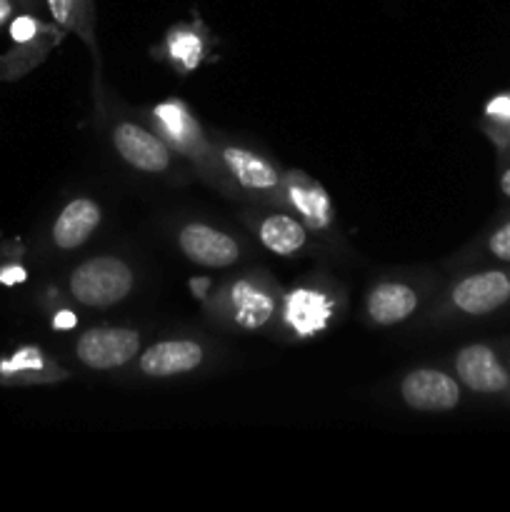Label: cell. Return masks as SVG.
I'll return each instance as SVG.
<instances>
[{"instance_id":"1","label":"cell","mask_w":510,"mask_h":512,"mask_svg":"<svg viewBox=\"0 0 510 512\" xmlns=\"http://www.w3.org/2000/svg\"><path fill=\"white\" fill-rule=\"evenodd\" d=\"M133 288V273L118 258H93L70 275V293L88 308H108Z\"/></svg>"},{"instance_id":"2","label":"cell","mask_w":510,"mask_h":512,"mask_svg":"<svg viewBox=\"0 0 510 512\" xmlns=\"http://www.w3.org/2000/svg\"><path fill=\"white\" fill-rule=\"evenodd\" d=\"M140 350V338L135 330L125 328H95L78 340V358L93 370H113L135 358Z\"/></svg>"},{"instance_id":"3","label":"cell","mask_w":510,"mask_h":512,"mask_svg":"<svg viewBox=\"0 0 510 512\" xmlns=\"http://www.w3.org/2000/svg\"><path fill=\"white\" fill-rule=\"evenodd\" d=\"M453 305L465 315H490L510 303V273L483 270L468 275L453 288Z\"/></svg>"},{"instance_id":"4","label":"cell","mask_w":510,"mask_h":512,"mask_svg":"<svg viewBox=\"0 0 510 512\" xmlns=\"http://www.w3.org/2000/svg\"><path fill=\"white\" fill-rule=\"evenodd\" d=\"M455 373L473 393L498 395L510 390V370L490 345H468L460 350Z\"/></svg>"},{"instance_id":"5","label":"cell","mask_w":510,"mask_h":512,"mask_svg":"<svg viewBox=\"0 0 510 512\" xmlns=\"http://www.w3.org/2000/svg\"><path fill=\"white\" fill-rule=\"evenodd\" d=\"M403 400L415 410H453L460 403V385L440 370H415L400 385Z\"/></svg>"},{"instance_id":"6","label":"cell","mask_w":510,"mask_h":512,"mask_svg":"<svg viewBox=\"0 0 510 512\" xmlns=\"http://www.w3.org/2000/svg\"><path fill=\"white\" fill-rule=\"evenodd\" d=\"M113 143L133 168L145 170V173H160V170L168 168L170 153L163 140L143 130L140 125L120 123L113 130Z\"/></svg>"},{"instance_id":"7","label":"cell","mask_w":510,"mask_h":512,"mask_svg":"<svg viewBox=\"0 0 510 512\" xmlns=\"http://www.w3.org/2000/svg\"><path fill=\"white\" fill-rule=\"evenodd\" d=\"M180 248L193 263L208 268H225L238 260V243L230 235L208 225H185L180 230Z\"/></svg>"},{"instance_id":"8","label":"cell","mask_w":510,"mask_h":512,"mask_svg":"<svg viewBox=\"0 0 510 512\" xmlns=\"http://www.w3.org/2000/svg\"><path fill=\"white\" fill-rule=\"evenodd\" d=\"M203 360V348L193 340H165L153 345L140 355V370L145 375L165 378V375H180L195 370Z\"/></svg>"},{"instance_id":"9","label":"cell","mask_w":510,"mask_h":512,"mask_svg":"<svg viewBox=\"0 0 510 512\" xmlns=\"http://www.w3.org/2000/svg\"><path fill=\"white\" fill-rule=\"evenodd\" d=\"M100 223V208L88 198H78L63 208L53 225V240L58 248L73 250L80 248L93 235Z\"/></svg>"},{"instance_id":"10","label":"cell","mask_w":510,"mask_h":512,"mask_svg":"<svg viewBox=\"0 0 510 512\" xmlns=\"http://www.w3.org/2000/svg\"><path fill=\"white\" fill-rule=\"evenodd\" d=\"M333 305L320 290H293L285 300V323L298 335H315L328 325Z\"/></svg>"},{"instance_id":"11","label":"cell","mask_w":510,"mask_h":512,"mask_svg":"<svg viewBox=\"0 0 510 512\" xmlns=\"http://www.w3.org/2000/svg\"><path fill=\"white\" fill-rule=\"evenodd\" d=\"M288 200L295 205V210L303 215V220L310 225V228H328L330 225L333 210H330L328 195H325V190L320 188L315 180H310L308 175L303 173L290 175Z\"/></svg>"},{"instance_id":"12","label":"cell","mask_w":510,"mask_h":512,"mask_svg":"<svg viewBox=\"0 0 510 512\" xmlns=\"http://www.w3.org/2000/svg\"><path fill=\"white\" fill-rule=\"evenodd\" d=\"M418 308V295L413 288L400 283H383L370 293L368 313L375 323L395 325Z\"/></svg>"},{"instance_id":"13","label":"cell","mask_w":510,"mask_h":512,"mask_svg":"<svg viewBox=\"0 0 510 512\" xmlns=\"http://www.w3.org/2000/svg\"><path fill=\"white\" fill-rule=\"evenodd\" d=\"M223 160L240 185L250 190H270L278 185V173L268 160L243 148H225Z\"/></svg>"},{"instance_id":"14","label":"cell","mask_w":510,"mask_h":512,"mask_svg":"<svg viewBox=\"0 0 510 512\" xmlns=\"http://www.w3.org/2000/svg\"><path fill=\"white\" fill-rule=\"evenodd\" d=\"M235 320L243 328H260L273 315V298L265 290L255 288L250 283H238L233 288Z\"/></svg>"},{"instance_id":"15","label":"cell","mask_w":510,"mask_h":512,"mask_svg":"<svg viewBox=\"0 0 510 512\" xmlns=\"http://www.w3.org/2000/svg\"><path fill=\"white\" fill-rule=\"evenodd\" d=\"M260 240L278 255H293L305 245V228L288 215H273L260 225Z\"/></svg>"},{"instance_id":"16","label":"cell","mask_w":510,"mask_h":512,"mask_svg":"<svg viewBox=\"0 0 510 512\" xmlns=\"http://www.w3.org/2000/svg\"><path fill=\"white\" fill-rule=\"evenodd\" d=\"M155 120L163 125L165 133L170 135L173 140H188L198 133V125L193 123V118L188 115V110L183 108L180 103H163L155 108Z\"/></svg>"},{"instance_id":"17","label":"cell","mask_w":510,"mask_h":512,"mask_svg":"<svg viewBox=\"0 0 510 512\" xmlns=\"http://www.w3.org/2000/svg\"><path fill=\"white\" fill-rule=\"evenodd\" d=\"M168 48L173 60H178L180 68L190 70L200 63V55H203V40L193 30H173L168 38Z\"/></svg>"},{"instance_id":"18","label":"cell","mask_w":510,"mask_h":512,"mask_svg":"<svg viewBox=\"0 0 510 512\" xmlns=\"http://www.w3.org/2000/svg\"><path fill=\"white\" fill-rule=\"evenodd\" d=\"M485 118H488L490 130H493L490 135L498 140V145L510 143V93H500L493 100H488Z\"/></svg>"},{"instance_id":"19","label":"cell","mask_w":510,"mask_h":512,"mask_svg":"<svg viewBox=\"0 0 510 512\" xmlns=\"http://www.w3.org/2000/svg\"><path fill=\"white\" fill-rule=\"evenodd\" d=\"M45 3H48L55 23H60L63 28H80L90 0H45Z\"/></svg>"},{"instance_id":"20","label":"cell","mask_w":510,"mask_h":512,"mask_svg":"<svg viewBox=\"0 0 510 512\" xmlns=\"http://www.w3.org/2000/svg\"><path fill=\"white\" fill-rule=\"evenodd\" d=\"M28 370H43V355L38 348H23L13 355L10 360L0 363V373L13 375V373H28Z\"/></svg>"},{"instance_id":"21","label":"cell","mask_w":510,"mask_h":512,"mask_svg":"<svg viewBox=\"0 0 510 512\" xmlns=\"http://www.w3.org/2000/svg\"><path fill=\"white\" fill-rule=\"evenodd\" d=\"M488 253L500 263H510V218L490 233Z\"/></svg>"},{"instance_id":"22","label":"cell","mask_w":510,"mask_h":512,"mask_svg":"<svg viewBox=\"0 0 510 512\" xmlns=\"http://www.w3.org/2000/svg\"><path fill=\"white\" fill-rule=\"evenodd\" d=\"M38 33L40 23L35 18H30V15H18V18L10 20V38H13V43L25 45L30 43V40H35Z\"/></svg>"},{"instance_id":"23","label":"cell","mask_w":510,"mask_h":512,"mask_svg":"<svg viewBox=\"0 0 510 512\" xmlns=\"http://www.w3.org/2000/svg\"><path fill=\"white\" fill-rule=\"evenodd\" d=\"M25 278H28V273H25L20 265H8V268L0 270V283L3 285H18L23 283Z\"/></svg>"},{"instance_id":"24","label":"cell","mask_w":510,"mask_h":512,"mask_svg":"<svg viewBox=\"0 0 510 512\" xmlns=\"http://www.w3.org/2000/svg\"><path fill=\"white\" fill-rule=\"evenodd\" d=\"M75 325H78V315H75L73 310H60V313H55L53 328H58V330H73Z\"/></svg>"},{"instance_id":"25","label":"cell","mask_w":510,"mask_h":512,"mask_svg":"<svg viewBox=\"0 0 510 512\" xmlns=\"http://www.w3.org/2000/svg\"><path fill=\"white\" fill-rule=\"evenodd\" d=\"M500 190H503L505 198H510V163H508V168H505L503 178H500Z\"/></svg>"}]
</instances>
